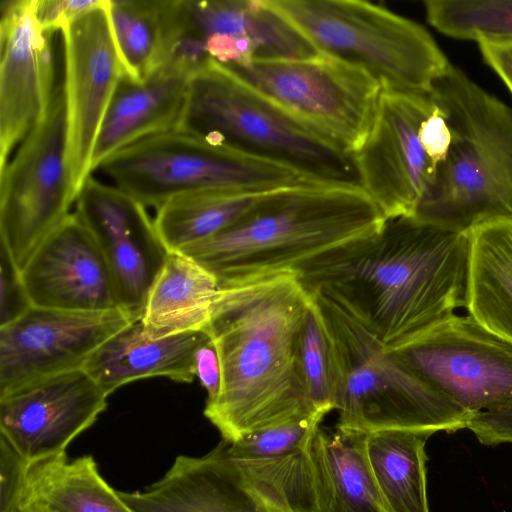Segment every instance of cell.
<instances>
[{"mask_svg":"<svg viewBox=\"0 0 512 512\" xmlns=\"http://www.w3.org/2000/svg\"><path fill=\"white\" fill-rule=\"evenodd\" d=\"M431 435L404 429L366 434L368 461L389 512H430L425 444Z\"/></svg>","mask_w":512,"mask_h":512,"instance_id":"4316f807","label":"cell"},{"mask_svg":"<svg viewBox=\"0 0 512 512\" xmlns=\"http://www.w3.org/2000/svg\"><path fill=\"white\" fill-rule=\"evenodd\" d=\"M109 394L77 369L0 396V437L27 463L66 453L107 407Z\"/></svg>","mask_w":512,"mask_h":512,"instance_id":"ac0fdd59","label":"cell"},{"mask_svg":"<svg viewBox=\"0 0 512 512\" xmlns=\"http://www.w3.org/2000/svg\"><path fill=\"white\" fill-rule=\"evenodd\" d=\"M429 24L445 36L512 43V0H427Z\"/></svg>","mask_w":512,"mask_h":512,"instance_id":"f546056e","label":"cell"},{"mask_svg":"<svg viewBox=\"0 0 512 512\" xmlns=\"http://www.w3.org/2000/svg\"><path fill=\"white\" fill-rule=\"evenodd\" d=\"M484 62L499 76L512 94V43H478Z\"/></svg>","mask_w":512,"mask_h":512,"instance_id":"f35d334b","label":"cell"},{"mask_svg":"<svg viewBox=\"0 0 512 512\" xmlns=\"http://www.w3.org/2000/svg\"><path fill=\"white\" fill-rule=\"evenodd\" d=\"M131 322L121 309L84 312L31 306L0 327V396L83 369L108 339Z\"/></svg>","mask_w":512,"mask_h":512,"instance_id":"e0dca14e","label":"cell"},{"mask_svg":"<svg viewBox=\"0 0 512 512\" xmlns=\"http://www.w3.org/2000/svg\"><path fill=\"white\" fill-rule=\"evenodd\" d=\"M209 339L206 330L152 337L137 320L108 339L83 369L109 395L127 383L149 377L191 383L196 378V353Z\"/></svg>","mask_w":512,"mask_h":512,"instance_id":"603a6c76","label":"cell"},{"mask_svg":"<svg viewBox=\"0 0 512 512\" xmlns=\"http://www.w3.org/2000/svg\"><path fill=\"white\" fill-rule=\"evenodd\" d=\"M469 315L512 343V217L469 231Z\"/></svg>","mask_w":512,"mask_h":512,"instance_id":"484cf974","label":"cell"},{"mask_svg":"<svg viewBox=\"0 0 512 512\" xmlns=\"http://www.w3.org/2000/svg\"><path fill=\"white\" fill-rule=\"evenodd\" d=\"M0 327L22 316L31 306L19 270L6 249H0Z\"/></svg>","mask_w":512,"mask_h":512,"instance_id":"d6a6232c","label":"cell"},{"mask_svg":"<svg viewBox=\"0 0 512 512\" xmlns=\"http://www.w3.org/2000/svg\"><path fill=\"white\" fill-rule=\"evenodd\" d=\"M389 350L472 414L512 400V343L471 315H453Z\"/></svg>","mask_w":512,"mask_h":512,"instance_id":"4fadbf2b","label":"cell"},{"mask_svg":"<svg viewBox=\"0 0 512 512\" xmlns=\"http://www.w3.org/2000/svg\"><path fill=\"white\" fill-rule=\"evenodd\" d=\"M165 63L188 77L223 67L320 53L265 0H162Z\"/></svg>","mask_w":512,"mask_h":512,"instance_id":"9c48e42d","label":"cell"},{"mask_svg":"<svg viewBox=\"0 0 512 512\" xmlns=\"http://www.w3.org/2000/svg\"><path fill=\"white\" fill-rule=\"evenodd\" d=\"M469 248V232L403 216L298 276L394 349L466 308Z\"/></svg>","mask_w":512,"mask_h":512,"instance_id":"6da1fadb","label":"cell"},{"mask_svg":"<svg viewBox=\"0 0 512 512\" xmlns=\"http://www.w3.org/2000/svg\"><path fill=\"white\" fill-rule=\"evenodd\" d=\"M67 164L62 84L43 119L0 164V242L22 271L76 202Z\"/></svg>","mask_w":512,"mask_h":512,"instance_id":"30bf717a","label":"cell"},{"mask_svg":"<svg viewBox=\"0 0 512 512\" xmlns=\"http://www.w3.org/2000/svg\"><path fill=\"white\" fill-rule=\"evenodd\" d=\"M135 512H290L227 454L222 440L203 456L179 455L143 491H118Z\"/></svg>","mask_w":512,"mask_h":512,"instance_id":"44dd1931","label":"cell"},{"mask_svg":"<svg viewBox=\"0 0 512 512\" xmlns=\"http://www.w3.org/2000/svg\"><path fill=\"white\" fill-rule=\"evenodd\" d=\"M481 444H512V400L493 409L474 413L467 424Z\"/></svg>","mask_w":512,"mask_h":512,"instance_id":"e575fe53","label":"cell"},{"mask_svg":"<svg viewBox=\"0 0 512 512\" xmlns=\"http://www.w3.org/2000/svg\"><path fill=\"white\" fill-rule=\"evenodd\" d=\"M189 77L164 66L141 81L125 75L102 120L92 157V173L109 156L144 138L178 129Z\"/></svg>","mask_w":512,"mask_h":512,"instance_id":"7402d4cb","label":"cell"},{"mask_svg":"<svg viewBox=\"0 0 512 512\" xmlns=\"http://www.w3.org/2000/svg\"><path fill=\"white\" fill-rule=\"evenodd\" d=\"M433 107L429 94L382 89L370 130L352 155L360 187L386 219L413 216L432 181L419 130Z\"/></svg>","mask_w":512,"mask_h":512,"instance_id":"5bb4252c","label":"cell"},{"mask_svg":"<svg viewBox=\"0 0 512 512\" xmlns=\"http://www.w3.org/2000/svg\"><path fill=\"white\" fill-rule=\"evenodd\" d=\"M309 302L296 273L220 286L206 331L219 356L222 382L204 415L225 442L321 414L306 398L297 361Z\"/></svg>","mask_w":512,"mask_h":512,"instance_id":"7a4b0ae2","label":"cell"},{"mask_svg":"<svg viewBox=\"0 0 512 512\" xmlns=\"http://www.w3.org/2000/svg\"><path fill=\"white\" fill-rule=\"evenodd\" d=\"M19 512H135L101 476L91 455L27 464Z\"/></svg>","mask_w":512,"mask_h":512,"instance_id":"cb8c5ba5","label":"cell"},{"mask_svg":"<svg viewBox=\"0 0 512 512\" xmlns=\"http://www.w3.org/2000/svg\"><path fill=\"white\" fill-rule=\"evenodd\" d=\"M178 129L290 168L307 181L360 186L351 155L215 63L189 78Z\"/></svg>","mask_w":512,"mask_h":512,"instance_id":"8992f818","label":"cell"},{"mask_svg":"<svg viewBox=\"0 0 512 512\" xmlns=\"http://www.w3.org/2000/svg\"><path fill=\"white\" fill-rule=\"evenodd\" d=\"M97 170L110 184L155 209L191 191L266 193L307 181L290 168L182 129L137 141L106 158Z\"/></svg>","mask_w":512,"mask_h":512,"instance_id":"ba28073f","label":"cell"},{"mask_svg":"<svg viewBox=\"0 0 512 512\" xmlns=\"http://www.w3.org/2000/svg\"><path fill=\"white\" fill-rule=\"evenodd\" d=\"M101 0H36L35 15L46 32L62 31L99 5Z\"/></svg>","mask_w":512,"mask_h":512,"instance_id":"d590c367","label":"cell"},{"mask_svg":"<svg viewBox=\"0 0 512 512\" xmlns=\"http://www.w3.org/2000/svg\"><path fill=\"white\" fill-rule=\"evenodd\" d=\"M225 68L351 156L370 130L382 91L363 69L322 54Z\"/></svg>","mask_w":512,"mask_h":512,"instance_id":"8fae6325","label":"cell"},{"mask_svg":"<svg viewBox=\"0 0 512 512\" xmlns=\"http://www.w3.org/2000/svg\"><path fill=\"white\" fill-rule=\"evenodd\" d=\"M20 275L32 306L84 312L120 309L106 261L75 212L41 243Z\"/></svg>","mask_w":512,"mask_h":512,"instance_id":"ffe728a7","label":"cell"},{"mask_svg":"<svg viewBox=\"0 0 512 512\" xmlns=\"http://www.w3.org/2000/svg\"><path fill=\"white\" fill-rule=\"evenodd\" d=\"M297 361L302 386L312 409L323 415L335 410V370L330 341L311 293L299 337Z\"/></svg>","mask_w":512,"mask_h":512,"instance_id":"4dcf8cb0","label":"cell"},{"mask_svg":"<svg viewBox=\"0 0 512 512\" xmlns=\"http://www.w3.org/2000/svg\"><path fill=\"white\" fill-rule=\"evenodd\" d=\"M74 205L106 261L119 308L132 320H140L170 252L154 219L133 197L92 175Z\"/></svg>","mask_w":512,"mask_h":512,"instance_id":"2e32d148","label":"cell"},{"mask_svg":"<svg viewBox=\"0 0 512 512\" xmlns=\"http://www.w3.org/2000/svg\"><path fill=\"white\" fill-rule=\"evenodd\" d=\"M109 0L64 28V81L67 164L78 196L92 175L96 138L112 96L126 75L111 30ZM77 199V198H76Z\"/></svg>","mask_w":512,"mask_h":512,"instance_id":"9a60e30c","label":"cell"},{"mask_svg":"<svg viewBox=\"0 0 512 512\" xmlns=\"http://www.w3.org/2000/svg\"><path fill=\"white\" fill-rule=\"evenodd\" d=\"M325 416L315 414L251 432L227 443L233 459H269L303 450Z\"/></svg>","mask_w":512,"mask_h":512,"instance_id":"1f68e13d","label":"cell"},{"mask_svg":"<svg viewBox=\"0 0 512 512\" xmlns=\"http://www.w3.org/2000/svg\"><path fill=\"white\" fill-rule=\"evenodd\" d=\"M317 51L363 69L382 89L428 94L450 62L420 24L360 0H265Z\"/></svg>","mask_w":512,"mask_h":512,"instance_id":"52a82bcc","label":"cell"},{"mask_svg":"<svg viewBox=\"0 0 512 512\" xmlns=\"http://www.w3.org/2000/svg\"><path fill=\"white\" fill-rule=\"evenodd\" d=\"M27 463L0 437V512H19Z\"/></svg>","mask_w":512,"mask_h":512,"instance_id":"836d02e7","label":"cell"},{"mask_svg":"<svg viewBox=\"0 0 512 512\" xmlns=\"http://www.w3.org/2000/svg\"><path fill=\"white\" fill-rule=\"evenodd\" d=\"M220 291L217 277L192 257L170 251L149 292L142 318L152 337L206 330Z\"/></svg>","mask_w":512,"mask_h":512,"instance_id":"d4e9b609","label":"cell"},{"mask_svg":"<svg viewBox=\"0 0 512 512\" xmlns=\"http://www.w3.org/2000/svg\"><path fill=\"white\" fill-rule=\"evenodd\" d=\"M365 438L319 426L301 451L269 459L230 458L290 512H389Z\"/></svg>","mask_w":512,"mask_h":512,"instance_id":"7c38bea8","label":"cell"},{"mask_svg":"<svg viewBox=\"0 0 512 512\" xmlns=\"http://www.w3.org/2000/svg\"><path fill=\"white\" fill-rule=\"evenodd\" d=\"M266 193L199 190L178 194L155 209L154 224L167 249L181 251L232 225Z\"/></svg>","mask_w":512,"mask_h":512,"instance_id":"83f0119b","label":"cell"},{"mask_svg":"<svg viewBox=\"0 0 512 512\" xmlns=\"http://www.w3.org/2000/svg\"><path fill=\"white\" fill-rule=\"evenodd\" d=\"M308 291L330 341L336 429L364 434L387 429L434 434L467 428L472 413L418 376L331 299L318 290Z\"/></svg>","mask_w":512,"mask_h":512,"instance_id":"5b68a950","label":"cell"},{"mask_svg":"<svg viewBox=\"0 0 512 512\" xmlns=\"http://www.w3.org/2000/svg\"><path fill=\"white\" fill-rule=\"evenodd\" d=\"M433 104L431 113L421 124L419 136L424 151L436 170L449 151L452 135L443 111L434 102Z\"/></svg>","mask_w":512,"mask_h":512,"instance_id":"8d00e7d4","label":"cell"},{"mask_svg":"<svg viewBox=\"0 0 512 512\" xmlns=\"http://www.w3.org/2000/svg\"><path fill=\"white\" fill-rule=\"evenodd\" d=\"M36 0L0 4V164L46 115L55 85L54 33L35 15Z\"/></svg>","mask_w":512,"mask_h":512,"instance_id":"d6986e66","label":"cell"},{"mask_svg":"<svg viewBox=\"0 0 512 512\" xmlns=\"http://www.w3.org/2000/svg\"><path fill=\"white\" fill-rule=\"evenodd\" d=\"M428 94L452 140L411 217L455 232L512 217V109L451 63Z\"/></svg>","mask_w":512,"mask_h":512,"instance_id":"277c9868","label":"cell"},{"mask_svg":"<svg viewBox=\"0 0 512 512\" xmlns=\"http://www.w3.org/2000/svg\"><path fill=\"white\" fill-rule=\"evenodd\" d=\"M195 373L206 390V404L214 402L221 389L222 374L219 356L211 336L196 353Z\"/></svg>","mask_w":512,"mask_h":512,"instance_id":"74e56055","label":"cell"},{"mask_svg":"<svg viewBox=\"0 0 512 512\" xmlns=\"http://www.w3.org/2000/svg\"><path fill=\"white\" fill-rule=\"evenodd\" d=\"M360 186L301 181L262 195L215 236L182 249L220 286L281 273L377 234L386 222Z\"/></svg>","mask_w":512,"mask_h":512,"instance_id":"3957f363","label":"cell"},{"mask_svg":"<svg viewBox=\"0 0 512 512\" xmlns=\"http://www.w3.org/2000/svg\"><path fill=\"white\" fill-rule=\"evenodd\" d=\"M108 14L128 77L141 81L164 65L161 0H109Z\"/></svg>","mask_w":512,"mask_h":512,"instance_id":"f1b7e54d","label":"cell"}]
</instances>
